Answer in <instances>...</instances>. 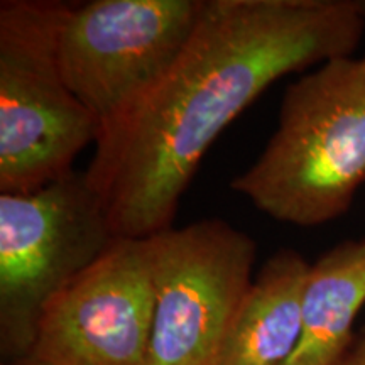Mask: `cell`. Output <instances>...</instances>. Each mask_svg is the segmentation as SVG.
I'll return each mask as SVG.
<instances>
[{
    "label": "cell",
    "instance_id": "obj_9",
    "mask_svg": "<svg viewBox=\"0 0 365 365\" xmlns=\"http://www.w3.org/2000/svg\"><path fill=\"white\" fill-rule=\"evenodd\" d=\"M365 304V237L328 249L309 264L303 293V330L282 365H336L355 339Z\"/></svg>",
    "mask_w": 365,
    "mask_h": 365
},
{
    "label": "cell",
    "instance_id": "obj_11",
    "mask_svg": "<svg viewBox=\"0 0 365 365\" xmlns=\"http://www.w3.org/2000/svg\"><path fill=\"white\" fill-rule=\"evenodd\" d=\"M362 58H364V59H365V51H364V54H362Z\"/></svg>",
    "mask_w": 365,
    "mask_h": 365
},
{
    "label": "cell",
    "instance_id": "obj_4",
    "mask_svg": "<svg viewBox=\"0 0 365 365\" xmlns=\"http://www.w3.org/2000/svg\"><path fill=\"white\" fill-rule=\"evenodd\" d=\"M115 239L85 171H71L33 193L0 195L2 364L26 359L48 301Z\"/></svg>",
    "mask_w": 365,
    "mask_h": 365
},
{
    "label": "cell",
    "instance_id": "obj_3",
    "mask_svg": "<svg viewBox=\"0 0 365 365\" xmlns=\"http://www.w3.org/2000/svg\"><path fill=\"white\" fill-rule=\"evenodd\" d=\"M70 4H0V195H26L70 175L98 139L97 118L66 85L58 36Z\"/></svg>",
    "mask_w": 365,
    "mask_h": 365
},
{
    "label": "cell",
    "instance_id": "obj_2",
    "mask_svg": "<svg viewBox=\"0 0 365 365\" xmlns=\"http://www.w3.org/2000/svg\"><path fill=\"white\" fill-rule=\"evenodd\" d=\"M365 185V59L323 63L287 86L261 156L230 182L259 212L318 227L349 212Z\"/></svg>",
    "mask_w": 365,
    "mask_h": 365
},
{
    "label": "cell",
    "instance_id": "obj_12",
    "mask_svg": "<svg viewBox=\"0 0 365 365\" xmlns=\"http://www.w3.org/2000/svg\"><path fill=\"white\" fill-rule=\"evenodd\" d=\"M2 365H12V364H2Z\"/></svg>",
    "mask_w": 365,
    "mask_h": 365
},
{
    "label": "cell",
    "instance_id": "obj_10",
    "mask_svg": "<svg viewBox=\"0 0 365 365\" xmlns=\"http://www.w3.org/2000/svg\"><path fill=\"white\" fill-rule=\"evenodd\" d=\"M336 365H365V328L355 335L352 345Z\"/></svg>",
    "mask_w": 365,
    "mask_h": 365
},
{
    "label": "cell",
    "instance_id": "obj_1",
    "mask_svg": "<svg viewBox=\"0 0 365 365\" xmlns=\"http://www.w3.org/2000/svg\"><path fill=\"white\" fill-rule=\"evenodd\" d=\"M365 2L207 0L170 71L100 130L86 180L113 234L171 228L182 193L215 139L282 76L354 56Z\"/></svg>",
    "mask_w": 365,
    "mask_h": 365
},
{
    "label": "cell",
    "instance_id": "obj_6",
    "mask_svg": "<svg viewBox=\"0 0 365 365\" xmlns=\"http://www.w3.org/2000/svg\"><path fill=\"white\" fill-rule=\"evenodd\" d=\"M205 4L207 0L70 4L58 36L59 66L100 130L170 71L202 19Z\"/></svg>",
    "mask_w": 365,
    "mask_h": 365
},
{
    "label": "cell",
    "instance_id": "obj_5",
    "mask_svg": "<svg viewBox=\"0 0 365 365\" xmlns=\"http://www.w3.org/2000/svg\"><path fill=\"white\" fill-rule=\"evenodd\" d=\"M150 244L156 294L145 365H218L254 281V239L207 218L159 232Z\"/></svg>",
    "mask_w": 365,
    "mask_h": 365
},
{
    "label": "cell",
    "instance_id": "obj_7",
    "mask_svg": "<svg viewBox=\"0 0 365 365\" xmlns=\"http://www.w3.org/2000/svg\"><path fill=\"white\" fill-rule=\"evenodd\" d=\"M154 294L150 237H117L48 301L17 365H145Z\"/></svg>",
    "mask_w": 365,
    "mask_h": 365
},
{
    "label": "cell",
    "instance_id": "obj_8",
    "mask_svg": "<svg viewBox=\"0 0 365 365\" xmlns=\"http://www.w3.org/2000/svg\"><path fill=\"white\" fill-rule=\"evenodd\" d=\"M309 262L281 249L254 276L223 341L218 365H282L299 344Z\"/></svg>",
    "mask_w": 365,
    "mask_h": 365
}]
</instances>
